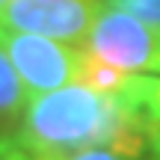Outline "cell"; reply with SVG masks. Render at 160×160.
I'll return each instance as SVG.
<instances>
[{
    "label": "cell",
    "mask_w": 160,
    "mask_h": 160,
    "mask_svg": "<svg viewBox=\"0 0 160 160\" xmlns=\"http://www.w3.org/2000/svg\"><path fill=\"white\" fill-rule=\"evenodd\" d=\"M122 98L86 83H68L27 101L15 142L30 160H57L80 148H107L122 125Z\"/></svg>",
    "instance_id": "6da1fadb"
},
{
    "label": "cell",
    "mask_w": 160,
    "mask_h": 160,
    "mask_svg": "<svg viewBox=\"0 0 160 160\" xmlns=\"http://www.w3.org/2000/svg\"><path fill=\"white\" fill-rule=\"evenodd\" d=\"M86 48L122 71H160V24L139 21L107 3L86 36Z\"/></svg>",
    "instance_id": "7a4b0ae2"
},
{
    "label": "cell",
    "mask_w": 160,
    "mask_h": 160,
    "mask_svg": "<svg viewBox=\"0 0 160 160\" xmlns=\"http://www.w3.org/2000/svg\"><path fill=\"white\" fill-rule=\"evenodd\" d=\"M0 48L12 59L18 77L24 80L27 92L42 95L59 86L80 80V59L83 45H59L57 39H45L36 33H18V30L0 27Z\"/></svg>",
    "instance_id": "3957f363"
},
{
    "label": "cell",
    "mask_w": 160,
    "mask_h": 160,
    "mask_svg": "<svg viewBox=\"0 0 160 160\" xmlns=\"http://www.w3.org/2000/svg\"><path fill=\"white\" fill-rule=\"evenodd\" d=\"M104 0H9L0 9V27L36 33L68 45H86Z\"/></svg>",
    "instance_id": "277c9868"
},
{
    "label": "cell",
    "mask_w": 160,
    "mask_h": 160,
    "mask_svg": "<svg viewBox=\"0 0 160 160\" xmlns=\"http://www.w3.org/2000/svg\"><path fill=\"white\" fill-rule=\"evenodd\" d=\"M27 110V86L18 77L12 59L0 48V139H9L18 133Z\"/></svg>",
    "instance_id": "5b68a950"
},
{
    "label": "cell",
    "mask_w": 160,
    "mask_h": 160,
    "mask_svg": "<svg viewBox=\"0 0 160 160\" xmlns=\"http://www.w3.org/2000/svg\"><path fill=\"white\" fill-rule=\"evenodd\" d=\"M107 6H116L122 12H131L133 18L148 24H160V0H104Z\"/></svg>",
    "instance_id": "8992f818"
},
{
    "label": "cell",
    "mask_w": 160,
    "mask_h": 160,
    "mask_svg": "<svg viewBox=\"0 0 160 160\" xmlns=\"http://www.w3.org/2000/svg\"><path fill=\"white\" fill-rule=\"evenodd\" d=\"M57 160H128V157H122V154H116V151H110V148H80V151H71V154H65V157H57Z\"/></svg>",
    "instance_id": "52a82bcc"
},
{
    "label": "cell",
    "mask_w": 160,
    "mask_h": 160,
    "mask_svg": "<svg viewBox=\"0 0 160 160\" xmlns=\"http://www.w3.org/2000/svg\"><path fill=\"white\" fill-rule=\"evenodd\" d=\"M0 160H30V157L15 142V137H9V139H0Z\"/></svg>",
    "instance_id": "ba28073f"
},
{
    "label": "cell",
    "mask_w": 160,
    "mask_h": 160,
    "mask_svg": "<svg viewBox=\"0 0 160 160\" xmlns=\"http://www.w3.org/2000/svg\"><path fill=\"white\" fill-rule=\"evenodd\" d=\"M154 92H157V104H160V77H154Z\"/></svg>",
    "instance_id": "9c48e42d"
},
{
    "label": "cell",
    "mask_w": 160,
    "mask_h": 160,
    "mask_svg": "<svg viewBox=\"0 0 160 160\" xmlns=\"http://www.w3.org/2000/svg\"><path fill=\"white\" fill-rule=\"evenodd\" d=\"M6 3H9V0H0V9H3V6H6Z\"/></svg>",
    "instance_id": "30bf717a"
}]
</instances>
